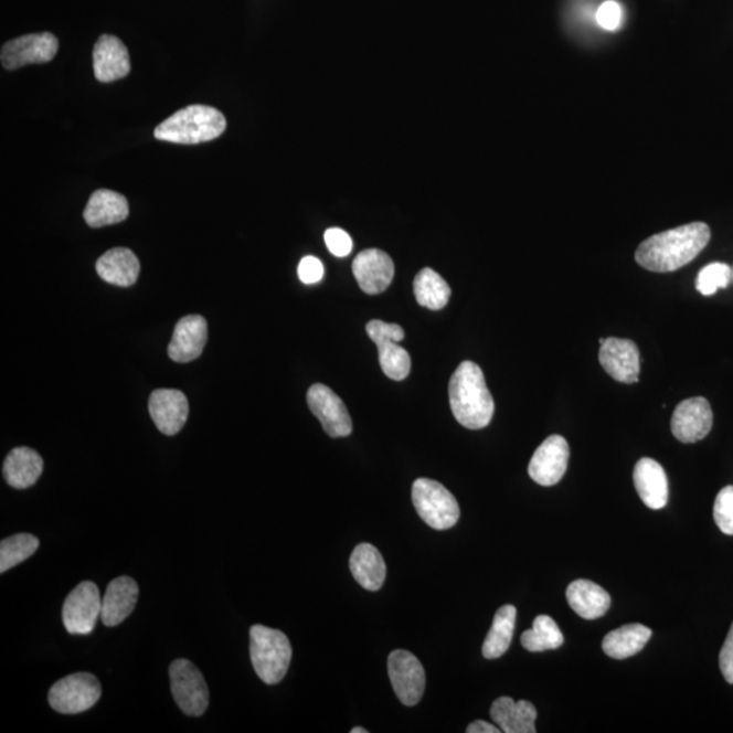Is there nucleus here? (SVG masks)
<instances>
[{"label":"nucleus","instance_id":"obj_19","mask_svg":"<svg viewBox=\"0 0 733 733\" xmlns=\"http://www.w3.org/2000/svg\"><path fill=\"white\" fill-rule=\"evenodd\" d=\"M93 61L94 75L104 84L126 78L131 71L127 46L116 35H100L94 46Z\"/></svg>","mask_w":733,"mask_h":733},{"label":"nucleus","instance_id":"obj_22","mask_svg":"<svg viewBox=\"0 0 733 733\" xmlns=\"http://www.w3.org/2000/svg\"><path fill=\"white\" fill-rule=\"evenodd\" d=\"M490 718L506 733H535L537 709L529 701L500 697L490 708Z\"/></svg>","mask_w":733,"mask_h":733},{"label":"nucleus","instance_id":"obj_31","mask_svg":"<svg viewBox=\"0 0 733 733\" xmlns=\"http://www.w3.org/2000/svg\"><path fill=\"white\" fill-rule=\"evenodd\" d=\"M524 649L530 652H545V650L559 649L564 644V636L559 625L549 616H538L534 619L533 629L525 630L520 638Z\"/></svg>","mask_w":733,"mask_h":733},{"label":"nucleus","instance_id":"obj_5","mask_svg":"<svg viewBox=\"0 0 733 733\" xmlns=\"http://www.w3.org/2000/svg\"><path fill=\"white\" fill-rule=\"evenodd\" d=\"M412 500L418 517L434 530H448L457 524L460 511L450 490L429 478H418L412 487Z\"/></svg>","mask_w":733,"mask_h":733},{"label":"nucleus","instance_id":"obj_30","mask_svg":"<svg viewBox=\"0 0 733 733\" xmlns=\"http://www.w3.org/2000/svg\"><path fill=\"white\" fill-rule=\"evenodd\" d=\"M413 293L419 306L433 311L445 309L452 297L450 286L431 268L418 272L413 281Z\"/></svg>","mask_w":733,"mask_h":733},{"label":"nucleus","instance_id":"obj_23","mask_svg":"<svg viewBox=\"0 0 733 733\" xmlns=\"http://www.w3.org/2000/svg\"><path fill=\"white\" fill-rule=\"evenodd\" d=\"M129 215L128 201L123 194L99 189L92 194L84 217L88 226L99 229L126 221Z\"/></svg>","mask_w":733,"mask_h":733},{"label":"nucleus","instance_id":"obj_21","mask_svg":"<svg viewBox=\"0 0 733 733\" xmlns=\"http://www.w3.org/2000/svg\"><path fill=\"white\" fill-rule=\"evenodd\" d=\"M634 480L638 496L650 510H661L667 506L668 480L659 463L650 458L638 460Z\"/></svg>","mask_w":733,"mask_h":733},{"label":"nucleus","instance_id":"obj_13","mask_svg":"<svg viewBox=\"0 0 733 733\" xmlns=\"http://www.w3.org/2000/svg\"><path fill=\"white\" fill-rule=\"evenodd\" d=\"M567 460H570V446L563 436L552 435L533 455L529 465V475L542 487H553L564 477Z\"/></svg>","mask_w":733,"mask_h":733},{"label":"nucleus","instance_id":"obj_27","mask_svg":"<svg viewBox=\"0 0 733 733\" xmlns=\"http://www.w3.org/2000/svg\"><path fill=\"white\" fill-rule=\"evenodd\" d=\"M350 567L354 581L369 591L381 589L384 578H386V564H384L382 554L370 543H360L354 548Z\"/></svg>","mask_w":733,"mask_h":733},{"label":"nucleus","instance_id":"obj_1","mask_svg":"<svg viewBox=\"0 0 733 733\" xmlns=\"http://www.w3.org/2000/svg\"><path fill=\"white\" fill-rule=\"evenodd\" d=\"M711 241V229L702 222L649 236L636 252L640 267L658 274L678 270L690 264Z\"/></svg>","mask_w":733,"mask_h":733},{"label":"nucleus","instance_id":"obj_12","mask_svg":"<svg viewBox=\"0 0 733 733\" xmlns=\"http://www.w3.org/2000/svg\"><path fill=\"white\" fill-rule=\"evenodd\" d=\"M57 50L59 41L52 33L28 34L6 43L0 61L6 70H15L28 64L49 63Z\"/></svg>","mask_w":733,"mask_h":733},{"label":"nucleus","instance_id":"obj_10","mask_svg":"<svg viewBox=\"0 0 733 733\" xmlns=\"http://www.w3.org/2000/svg\"><path fill=\"white\" fill-rule=\"evenodd\" d=\"M389 677L395 694L406 707H415L423 699L425 671L415 655L404 649L389 656Z\"/></svg>","mask_w":733,"mask_h":733},{"label":"nucleus","instance_id":"obj_33","mask_svg":"<svg viewBox=\"0 0 733 733\" xmlns=\"http://www.w3.org/2000/svg\"><path fill=\"white\" fill-rule=\"evenodd\" d=\"M732 269L730 265L723 263H713L702 268L697 277L695 287L699 293L705 297H712L718 289L730 286Z\"/></svg>","mask_w":733,"mask_h":733},{"label":"nucleus","instance_id":"obj_14","mask_svg":"<svg viewBox=\"0 0 733 733\" xmlns=\"http://www.w3.org/2000/svg\"><path fill=\"white\" fill-rule=\"evenodd\" d=\"M713 412L707 399H689L677 406L671 418L673 436L682 443H697L711 433Z\"/></svg>","mask_w":733,"mask_h":733},{"label":"nucleus","instance_id":"obj_38","mask_svg":"<svg viewBox=\"0 0 733 733\" xmlns=\"http://www.w3.org/2000/svg\"><path fill=\"white\" fill-rule=\"evenodd\" d=\"M719 661L725 681L733 684V624L729 636L725 638L724 647L721 648Z\"/></svg>","mask_w":733,"mask_h":733},{"label":"nucleus","instance_id":"obj_4","mask_svg":"<svg viewBox=\"0 0 733 733\" xmlns=\"http://www.w3.org/2000/svg\"><path fill=\"white\" fill-rule=\"evenodd\" d=\"M251 659L263 682L277 684L291 665L293 647L283 631L254 625L251 629Z\"/></svg>","mask_w":733,"mask_h":733},{"label":"nucleus","instance_id":"obj_40","mask_svg":"<svg viewBox=\"0 0 733 733\" xmlns=\"http://www.w3.org/2000/svg\"><path fill=\"white\" fill-rule=\"evenodd\" d=\"M351 733H369V731L362 729V726H357V729H353Z\"/></svg>","mask_w":733,"mask_h":733},{"label":"nucleus","instance_id":"obj_28","mask_svg":"<svg viewBox=\"0 0 733 733\" xmlns=\"http://www.w3.org/2000/svg\"><path fill=\"white\" fill-rule=\"evenodd\" d=\"M652 637V630L641 624L625 625L610 631L602 647L608 658L624 660L641 652Z\"/></svg>","mask_w":733,"mask_h":733},{"label":"nucleus","instance_id":"obj_20","mask_svg":"<svg viewBox=\"0 0 733 733\" xmlns=\"http://www.w3.org/2000/svg\"><path fill=\"white\" fill-rule=\"evenodd\" d=\"M139 587L134 578L121 576L111 581L103 598L100 619L106 626L124 623L135 610L138 603Z\"/></svg>","mask_w":733,"mask_h":733},{"label":"nucleus","instance_id":"obj_6","mask_svg":"<svg viewBox=\"0 0 733 733\" xmlns=\"http://www.w3.org/2000/svg\"><path fill=\"white\" fill-rule=\"evenodd\" d=\"M365 330L378 347L383 374L393 381H404L411 374L412 366L410 352L399 346V342L404 340V329L397 323L372 319L366 323Z\"/></svg>","mask_w":733,"mask_h":733},{"label":"nucleus","instance_id":"obj_29","mask_svg":"<svg viewBox=\"0 0 733 733\" xmlns=\"http://www.w3.org/2000/svg\"><path fill=\"white\" fill-rule=\"evenodd\" d=\"M518 612L516 606L507 605L495 614L492 628H490L482 646L484 658L499 659L511 646L513 630H516Z\"/></svg>","mask_w":733,"mask_h":733},{"label":"nucleus","instance_id":"obj_34","mask_svg":"<svg viewBox=\"0 0 733 733\" xmlns=\"http://www.w3.org/2000/svg\"><path fill=\"white\" fill-rule=\"evenodd\" d=\"M713 517L719 529L726 535H733V487L720 490L714 501Z\"/></svg>","mask_w":733,"mask_h":733},{"label":"nucleus","instance_id":"obj_35","mask_svg":"<svg viewBox=\"0 0 733 733\" xmlns=\"http://www.w3.org/2000/svg\"><path fill=\"white\" fill-rule=\"evenodd\" d=\"M325 244L336 257H347L352 252L353 242L347 232L341 229H329L325 233Z\"/></svg>","mask_w":733,"mask_h":733},{"label":"nucleus","instance_id":"obj_16","mask_svg":"<svg viewBox=\"0 0 733 733\" xmlns=\"http://www.w3.org/2000/svg\"><path fill=\"white\" fill-rule=\"evenodd\" d=\"M352 272L362 291L376 295L386 291L394 277V263L387 253L369 249L353 259Z\"/></svg>","mask_w":733,"mask_h":733},{"label":"nucleus","instance_id":"obj_39","mask_svg":"<svg viewBox=\"0 0 733 733\" xmlns=\"http://www.w3.org/2000/svg\"><path fill=\"white\" fill-rule=\"evenodd\" d=\"M467 733H500L501 730L498 725L490 724L488 721L477 720L467 726Z\"/></svg>","mask_w":733,"mask_h":733},{"label":"nucleus","instance_id":"obj_8","mask_svg":"<svg viewBox=\"0 0 733 733\" xmlns=\"http://www.w3.org/2000/svg\"><path fill=\"white\" fill-rule=\"evenodd\" d=\"M171 693L177 705L188 716L204 714L210 703V691L203 673L187 659L173 661L170 666Z\"/></svg>","mask_w":733,"mask_h":733},{"label":"nucleus","instance_id":"obj_24","mask_svg":"<svg viewBox=\"0 0 733 733\" xmlns=\"http://www.w3.org/2000/svg\"><path fill=\"white\" fill-rule=\"evenodd\" d=\"M44 470V460L29 447H17L4 459L6 482L15 489H28L39 481Z\"/></svg>","mask_w":733,"mask_h":733},{"label":"nucleus","instance_id":"obj_7","mask_svg":"<svg viewBox=\"0 0 733 733\" xmlns=\"http://www.w3.org/2000/svg\"><path fill=\"white\" fill-rule=\"evenodd\" d=\"M103 694L98 679L88 672H76L52 686L49 694L53 711L78 714L92 709Z\"/></svg>","mask_w":733,"mask_h":733},{"label":"nucleus","instance_id":"obj_15","mask_svg":"<svg viewBox=\"0 0 733 733\" xmlns=\"http://www.w3.org/2000/svg\"><path fill=\"white\" fill-rule=\"evenodd\" d=\"M599 362L617 382L631 384L640 376V351L631 340L608 337L601 346Z\"/></svg>","mask_w":733,"mask_h":733},{"label":"nucleus","instance_id":"obj_37","mask_svg":"<svg viewBox=\"0 0 733 733\" xmlns=\"http://www.w3.org/2000/svg\"><path fill=\"white\" fill-rule=\"evenodd\" d=\"M323 274V264L317 257L307 256L301 258L298 267V276L301 283L316 284L322 280Z\"/></svg>","mask_w":733,"mask_h":733},{"label":"nucleus","instance_id":"obj_11","mask_svg":"<svg viewBox=\"0 0 733 733\" xmlns=\"http://www.w3.org/2000/svg\"><path fill=\"white\" fill-rule=\"evenodd\" d=\"M307 404L330 437H346L352 434L350 413L332 389L321 383L312 384L307 392Z\"/></svg>","mask_w":733,"mask_h":733},{"label":"nucleus","instance_id":"obj_41","mask_svg":"<svg viewBox=\"0 0 733 733\" xmlns=\"http://www.w3.org/2000/svg\"><path fill=\"white\" fill-rule=\"evenodd\" d=\"M606 339H599V344L602 346L603 342H605Z\"/></svg>","mask_w":733,"mask_h":733},{"label":"nucleus","instance_id":"obj_25","mask_svg":"<svg viewBox=\"0 0 733 733\" xmlns=\"http://www.w3.org/2000/svg\"><path fill=\"white\" fill-rule=\"evenodd\" d=\"M100 279L117 287L134 286L140 274V263L132 251L115 247L98 258L96 265Z\"/></svg>","mask_w":733,"mask_h":733},{"label":"nucleus","instance_id":"obj_3","mask_svg":"<svg viewBox=\"0 0 733 733\" xmlns=\"http://www.w3.org/2000/svg\"><path fill=\"white\" fill-rule=\"evenodd\" d=\"M222 111L212 106L191 105L176 111L153 131L158 140L177 145H199L217 139L226 131Z\"/></svg>","mask_w":733,"mask_h":733},{"label":"nucleus","instance_id":"obj_2","mask_svg":"<svg viewBox=\"0 0 733 733\" xmlns=\"http://www.w3.org/2000/svg\"><path fill=\"white\" fill-rule=\"evenodd\" d=\"M448 394L453 415L465 428L482 429L492 422L495 401L484 372L476 363L459 364L452 376Z\"/></svg>","mask_w":733,"mask_h":733},{"label":"nucleus","instance_id":"obj_26","mask_svg":"<svg viewBox=\"0 0 733 733\" xmlns=\"http://www.w3.org/2000/svg\"><path fill=\"white\" fill-rule=\"evenodd\" d=\"M566 599L572 610L584 619H598L610 608L612 599L607 591L589 581H576L566 589Z\"/></svg>","mask_w":733,"mask_h":733},{"label":"nucleus","instance_id":"obj_36","mask_svg":"<svg viewBox=\"0 0 733 733\" xmlns=\"http://www.w3.org/2000/svg\"><path fill=\"white\" fill-rule=\"evenodd\" d=\"M596 22L606 31H617L623 22V9L614 0H607L603 3L598 11H596Z\"/></svg>","mask_w":733,"mask_h":733},{"label":"nucleus","instance_id":"obj_32","mask_svg":"<svg viewBox=\"0 0 733 733\" xmlns=\"http://www.w3.org/2000/svg\"><path fill=\"white\" fill-rule=\"evenodd\" d=\"M39 546V538L32 534H17L6 538L0 543V572L4 573L32 557Z\"/></svg>","mask_w":733,"mask_h":733},{"label":"nucleus","instance_id":"obj_18","mask_svg":"<svg viewBox=\"0 0 733 733\" xmlns=\"http://www.w3.org/2000/svg\"><path fill=\"white\" fill-rule=\"evenodd\" d=\"M209 340V325L201 316H188L176 325L168 353L177 363H189L196 360L204 351Z\"/></svg>","mask_w":733,"mask_h":733},{"label":"nucleus","instance_id":"obj_17","mask_svg":"<svg viewBox=\"0 0 733 733\" xmlns=\"http://www.w3.org/2000/svg\"><path fill=\"white\" fill-rule=\"evenodd\" d=\"M149 411L153 424L163 435L173 436L180 433L189 416V404L185 394L180 390L158 389L152 392Z\"/></svg>","mask_w":733,"mask_h":733},{"label":"nucleus","instance_id":"obj_9","mask_svg":"<svg viewBox=\"0 0 733 733\" xmlns=\"http://www.w3.org/2000/svg\"><path fill=\"white\" fill-rule=\"evenodd\" d=\"M103 610L99 589L92 582L75 587L63 605V624L70 635H91Z\"/></svg>","mask_w":733,"mask_h":733}]
</instances>
